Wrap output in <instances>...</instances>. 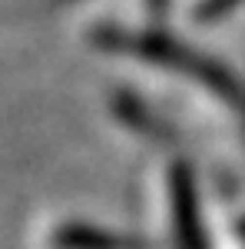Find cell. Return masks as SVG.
Wrapping results in <instances>:
<instances>
[{
	"mask_svg": "<svg viewBox=\"0 0 245 249\" xmlns=\"http://www.w3.org/2000/svg\"><path fill=\"white\" fill-rule=\"evenodd\" d=\"M242 7L245 0H176V14L186 27H215Z\"/></svg>",
	"mask_w": 245,
	"mask_h": 249,
	"instance_id": "obj_5",
	"label": "cell"
},
{
	"mask_svg": "<svg viewBox=\"0 0 245 249\" xmlns=\"http://www.w3.org/2000/svg\"><path fill=\"white\" fill-rule=\"evenodd\" d=\"M130 3V20L132 27H166L169 10H176V0H126Z\"/></svg>",
	"mask_w": 245,
	"mask_h": 249,
	"instance_id": "obj_6",
	"label": "cell"
},
{
	"mask_svg": "<svg viewBox=\"0 0 245 249\" xmlns=\"http://www.w3.org/2000/svg\"><path fill=\"white\" fill-rule=\"evenodd\" d=\"M212 249H245V196L239 186H215L206 196Z\"/></svg>",
	"mask_w": 245,
	"mask_h": 249,
	"instance_id": "obj_4",
	"label": "cell"
},
{
	"mask_svg": "<svg viewBox=\"0 0 245 249\" xmlns=\"http://www.w3.org/2000/svg\"><path fill=\"white\" fill-rule=\"evenodd\" d=\"M90 47L139 77L215 156V166L245 186V83L206 50L166 27H132L110 20L90 30Z\"/></svg>",
	"mask_w": 245,
	"mask_h": 249,
	"instance_id": "obj_1",
	"label": "cell"
},
{
	"mask_svg": "<svg viewBox=\"0 0 245 249\" xmlns=\"http://www.w3.org/2000/svg\"><path fill=\"white\" fill-rule=\"evenodd\" d=\"M33 249H156L149 239L99 226L83 216H47L33 232Z\"/></svg>",
	"mask_w": 245,
	"mask_h": 249,
	"instance_id": "obj_3",
	"label": "cell"
},
{
	"mask_svg": "<svg viewBox=\"0 0 245 249\" xmlns=\"http://www.w3.org/2000/svg\"><path fill=\"white\" fill-rule=\"evenodd\" d=\"M149 243L156 249H212L206 219V193L199 190L192 166L172 143L156 146L143 176Z\"/></svg>",
	"mask_w": 245,
	"mask_h": 249,
	"instance_id": "obj_2",
	"label": "cell"
}]
</instances>
